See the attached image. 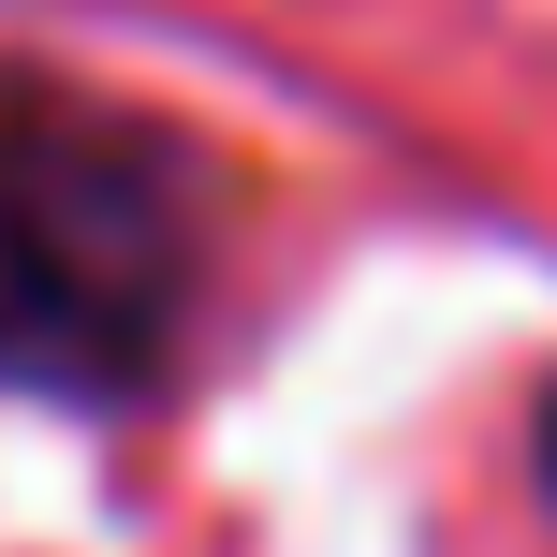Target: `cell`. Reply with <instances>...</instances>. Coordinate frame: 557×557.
I'll list each match as a JSON object with an SVG mask.
<instances>
[{
  "mask_svg": "<svg viewBox=\"0 0 557 557\" xmlns=\"http://www.w3.org/2000/svg\"><path fill=\"white\" fill-rule=\"evenodd\" d=\"M206 278V176L176 133L0 74V382L117 396L176 352Z\"/></svg>",
  "mask_w": 557,
  "mask_h": 557,
  "instance_id": "1",
  "label": "cell"
}]
</instances>
